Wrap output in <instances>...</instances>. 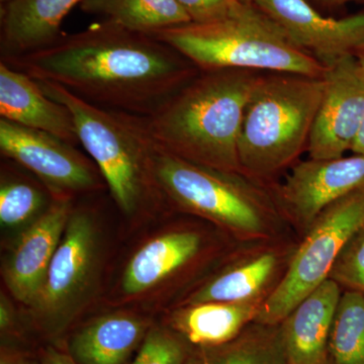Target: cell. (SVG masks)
Instances as JSON below:
<instances>
[{
  "instance_id": "cell-1",
  "label": "cell",
  "mask_w": 364,
  "mask_h": 364,
  "mask_svg": "<svg viewBox=\"0 0 364 364\" xmlns=\"http://www.w3.org/2000/svg\"><path fill=\"white\" fill-rule=\"evenodd\" d=\"M1 61L97 107L146 117L200 71L156 38L105 20Z\"/></svg>"
},
{
  "instance_id": "cell-2",
  "label": "cell",
  "mask_w": 364,
  "mask_h": 364,
  "mask_svg": "<svg viewBox=\"0 0 364 364\" xmlns=\"http://www.w3.org/2000/svg\"><path fill=\"white\" fill-rule=\"evenodd\" d=\"M259 75L234 69L198 72L147 117L157 145L188 161L242 172L239 136L246 105Z\"/></svg>"
},
{
  "instance_id": "cell-3",
  "label": "cell",
  "mask_w": 364,
  "mask_h": 364,
  "mask_svg": "<svg viewBox=\"0 0 364 364\" xmlns=\"http://www.w3.org/2000/svg\"><path fill=\"white\" fill-rule=\"evenodd\" d=\"M155 174L163 198L212 222L243 244L291 239V228L264 182L182 159L158 146Z\"/></svg>"
},
{
  "instance_id": "cell-4",
  "label": "cell",
  "mask_w": 364,
  "mask_h": 364,
  "mask_svg": "<svg viewBox=\"0 0 364 364\" xmlns=\"http://www.w3.org/2000/svg\"><path fill=\"white\" fill-rule=\"evenodd\" d=\"M37 82L46 95L70 111L79 143L122 212L136 214L148 198H163L155 174L158 145L147 117L97 107L56 83Z\"/></svg>"
},
{
  "instance_id": "cell-5",
  "label": "cell",
  "mask_w": 364,
  "mask_h": 364,
  "mask_svg": "<svg viewBox=\"0 0 364 364\" xmlns=\"http://www.w3.org/2000/svg\"><path fill=\"white\" fill-rule=\"evenodd\" d=\"M323 77L291 73L259 75L244 112L238 142L242 173L264 182L308 148Z\"/></svg>"
},
{
  "instance_id": "cell-6",
  "label": "cell",
  "mask_w": 364,
  "mask_h": 364,
  "mask_svg": "<svg viewBox=\"0 0 364 364\" xmlns=\"http://www.w3.org/2000/svg\"><path fill=\"white\" fill-rule=\"evenodd\" d=\"M150 36L176 49L202 71L234 69L323 77L326 70L255 6L224 20L188 23Z\"/></svg>"
},
{
  "instance_id": "cell-7",
  "label": "cell",
  "mask_w": 364,
  "mask_h": 364,
  "mask_svg": "<svg viewBox=\"0 0 364 364\" xmlns=\"http://www.w3.org/2000/svg\"><path fill=\"white\" fill-rule=\"evenodd\" d=\"M364 223V188L326 208L296 244L279 284L254 322L279 325L294 306L326 280L342 248Z\"/></svg>"
},
{
  "instance_id": "cell-8",
  "label": "cell",
  "mask_w": 364,
  "mask_h": 364,
  "mask_svg": "<svg viewBox=\"0 0 364 364\" xmlns=\"http://www.w3.org/2000/svg\"><path fill=\"white\" fill-rule=\"evenodd\" d=\"M98 234L85 210H72L35 305L53 333L61 330L90 287L97 268Z\"/></svg>"
},
{
  "instance_id": "cell-9",
  "label": "cell",
  "mask_w": 364,
  "mask_h": 364,
  "mask_svg": "<svg viewBox=\"0 0 364 364\" xmlns=\"http://www.w3.org/2000/svg\"><path fill=\"white\" fill-rule=\"evenodd\" d=\"M364 188V156L312 159L294 165L286 179L272 188L287 224L299 236L318 215L342 198Z\"/></svg>"
},
{
  "instance_id": "cell-10",
  "label": "cell",
  "mask_w": 364,
  "mask_h": 364,
  "mask_svg": "<svg viewBox=\"0 0 364 364\" xmlns=\"http://www.w3.org/2000/svg\"><path fill=\"white\" fill-rule=\"evenodd\" d=\"M0 150L44 182L55 198H69L100 186L102 176L95 162L76 146L45 132L0 119Z\"/></svg>"
},
{
  "instance_id": "cell-11",
  "label": "cell",
  "mask_w": 364,
  "mask_h": 364,
  "mask_svg": "<svg viewBox=\"0 0 364 364\" xmlns=\"http://www.w3.org/2000/svg\"><path fill=\"white\" fill-rule=\"evenodd\" d=\"M325 67L324 92L306 148L312 159L343 157L364 119V71L356 55Z\"/></svg>"
},
{
  "instance_id": "cell-12",
  "label": "cell",
  "mask_w": 364,
  "mask_h": 364,
  "mask_svg": "<svg viewBox=\"0 0 364 364\" xmlns=\"http://www.w3.org/2000/svg\"><path fill=\"white\" fill-rule=\"evenodd\" d=\"M254 6L324 66L364 49V13L328 18L306 0H256Z\"/></svg>"
},
{
  "instance_id": "cell-13",
  "label": "cell",
  "mask_w": 364,
  "mask_h": 364,
  "mask_svg": "<svg viewBox=\"0 0 364 364\" xmlns=\"http://www.w3.org/2000/svg\"><path fill=\"white\" fill-rule=\"evenodd\" d=\"M296 244L291 239L247 244L233 262L193 291L184 305L264 303L284 277Z\"/></svg>"
},
{
  "instance_id": "cell-14",
  "label": "cell",
  "mask_w": 364,
  "mask_h": 364,
  "mask_svg": "<svg viewBox=\"0 0 364 364\" xmlns=\"http://www.w3.org/2000/svg\"><path fill=\"white\" fill-rule=\"evenodd\" d=\"M71 213L69 198H55L14 245L4 277L11 294L21 303L33 306L39 298Z\"/></svg>"
},
{
  "instance_id": "cell-15",
  "label": "cell",
  "mask_w": 364,
  "mask_h": 364,
  "mask_svg": "<svg viewBox=\"0 0 364 364\" xmlns=\"http://www.w3.org/2000/svg\"><path fill=\"white\" fill-rule=\"evenodd\" d=\"M342 289L327 279L279 324L287 364H329V338Z\"/></svg>"
},
{
  "instance_id": "cell-16",
  "label": "cell",
  "mask_w": 364,
  "mask_h": 364,
  "mask_svg": "<svg viewBox=\"0 0 364 364\" xmlns=\"http://www.w3.org/2000/svg\"><path fill=\"white\" fill-rule=\"evenodd\" d=\"M0 116L71 144L79 139L70 111L45 95L37 80L0 62Z\"/></svg>"
},
{
  "instance_id": "cell-17",
  "label": "cell",
  "mask_w": 364,
  "mask_h": 364,
  "mask_svg": "<svg viewBox=\"0 0 364 364\" xmlns=\"http://www.w3.org/2000/svg\"><path fill=\"white\" fill-rule=\"evenodd\" d=\"M83 0H13L1 6V58L48 47L63 33L61 26Z\"/></svg>"
},
{
  "instance_id": "cell-18",
  "label": "cell",
  "mask_w": 364,
  "mask_h": 364,
  "mask_svg": "<svg viewBox=\"0 0 364 364\" xmlns=\"http://www.w3.org/2000/svg\"><path fill=\"white\" fill-rule=\"evenodd\" d=\"M203 247L202 234L178 230L160 235L139 249L124 269V293L135 296L161 284L198 257Z\"/></svg>"
},
{
  "instance_id": "cell-19",
  "label": "cell",
  "mask_w": 364,
  "mask_h": 364,
  "mask_svg": "<svg viewBox=\"0 0 364 364\" xmlns=\"http://www.w3.org/2000/svg\"><path fill=\"white\" fill-rule=\"evenodd\" d=\"M263 303L188 304L172 316V330L193 347H215L236 338L253 323Z\"/></svg>"
},
{
  "instance_id": "cell-20",
  "label": "cell",
  "mask_w": 364,
  "mask_h": 364,
  "mask_svg": "<svg viewBox=\"0 0 364 364\" xmlns=\"http://www.w3.org/2000/svg\"><path fill=\"white\" fill-rule=\"evenodd\" d=\"M148 331L143 318L112 314L81 328L72 337L69 352L78 364H124Z\"/></svg>"
},
{
  "instance_id": "cell-21",
  "label": "cell",
  "mask_w": 364,
  "mask_h": 364,
  "mask_svg": "<svg viewBox=\"0 0 364 364\" xmlns=\"http://www.w3.org/2000/svg\"><path fill=\"white\" fill-rule=\"evenodd\" d=\"M188 364H287L279 325L253 322L226 344L193 347Z\"/></svg>"
},
{
  "instance_id": "cell-22",
  "label": "cell",
  "mask_w": 364,
  "mask_h": 364,
  "mask_svg": "<svg viewBox=\"0 0 364 364\" xmlns=\"http://www.w3.org/2000/svg\"><path fill=\"white\" fill-rule=\"evenodd\" d=\"M80 7L86 14L146 35L191 23L176 0H83Z\"/></svg>"
},
{
  "instance_id": "cell-23",
  "label": "cell",
  "mask_w": 364,
  "mask_h": 364,
  "mask_svg": "<svg viewBox=\"0 0 364 364\" xmlns=\"http://www.w3.org/2000/svg\"><path fill=\"white\" fill-rule=\"evenodd\" d=\"M329 364H364V294L344 291L329 338Z\"/></svg>"
},
{
  "instance_id": "cell-24",
  "label": "cell",
  "mask_w": 364,
  "mask_h": 364,
  "mask_svg": "<svg viewBox=\"0 0 364 364\" xmlns=\"http://www.w3.org/2000/svg\"><path fill=\"white\" fill-rule=\"evenodd\" d=\"M42 189L21 179L2 178L0 186V223L6 228L31 225L49 208Z\"/></svg>"
},
{
  "instance_id": "cell-25",
  "label": "cell",
  "mask_w": 364,
  "mask_h": 364,
  "mask_svg": "<svg viewBox=\"0 0 364 364\" xmlns=\"http://www.w3.org/2000/svg\"><path fill=\"white\" fill-rule=\"evenodd\" d=\"M193 347L174 330L152 328L132 364H188Z\"/></svg>"
},
{
  "instance_id": "cell-26",
  "label": "cell",
  "mask_w": 364,
  "mask_h": 364,
  "mask_svg": "<svg viewBox=\"0 0 364 364\" xmlns=\"http://www.w3.org/2000/svg\"><path fill=\"white\" fill-rule=\"evenodd\" d=\"M329 279L344 291L364 294V223L342 248Z\"/></svg>"
},
{
  "instance_id": "cell-27",
  "label": "cell",
  "mask_w": 364,
  "mask_h": 364,
  "mask_svg": "<svg viewBox=\"0 0 364 364\" xmlns=\"http://www.w3.org/2000/svg\"><path fill=\"white\" fill-rule=\"evenodd\" d=\"M191 23H205L240 14L248 4L239 0H176Z\"/></svg>"
},
{
  "instance_id": "cell-28",
  "label": "cell",
  "mask_w": 364,
  "mask_h": 364,
  "mask_svg": "<svg viewBox=\"0 0 364 364\" xmlns=\"http://www.w3.org/2000/svg\"><path fill=\"white\" fill-rule=\"evenodd\" d=\"M42 364H78L70 354H65L56 349H48L43 358Z\"/></svg>"
},
{
  "instance_id": "cell-29",
  "label": "cell",
  "mask_w": 364,
  "mask_h": 364,
  "mask_svg": "<svg viewBox=\"0 0 364 364\" xmlns=\"http://www.w3.org/2000/svg\"><path fill=\"white\" fill-rule=\"evenodd\" d=\"M13 324V312L9 309V304L4 299L0 306V327L2 331H6Z\"/></svg>"
},
{
  "instance_id": "cell-30",
  "label": "cell",
  "mask_w": 364,
  "mask_h": 364,
  "mask_svg": "<svg viewBox=\"0 0 364 364\" xmlns=\"http://www.w3.org/2000/svg\"><path fill=\"white\" fill-rule=\"evenodd\" d=\"M0 364H31L20 354L13 353L6 350L1 351L0 356Z\"/></svg>"
},
{
  "instance_id": "cell-31",
  "label": "cell",
  "mask_w": 364,
  "mask_h": 364,
  "mask_svg": "<svg viewBox=\"0 0 364 364\" xmlns=\"http://www.w3.org/2000/svg\"><path fill=\"white\" fill-rule=\"evenodd\" d=\"M350 151L353 154L364 156V119L360 128H359L355 140H354L353 144H352Z\"/></svg>"
},
{
  "instance_id": "cell-32",
  "label": "cell",
  "mask_w": 364,
  "mask_h": 364,
  "mask_svg": "<svg viewBox=\"0 0 364 364\" xmlns=\"http://www.w3.org/2000/svg\"><path fill=\"white\" fill-rule=\"evenodd\" d=\"M317 1L324 2L328 4H342L350 1H364V0H317Z\"/></svg>"
},
{
  "instance_id": "cell-33",
  "label": "cell",
  "mask_w": 364,
  "mask_h": 364,
  "mask_svg": "<svg viewBox=\"0 0 364 364\" xmlns=\"http://www.w3.org/2000/svg\"><path fill=\"white\" fill-rule=\"evenodd\" d=\"M356 57H358L359 63L363 67L364 71V49L360 50L358 53H356Z\"/></svg>"
},
{
  "instance_id": "cell-34",
  "label": "cell",
  "mask_w": 364,
  "mask_h": 364,
  "mask_svg": "<svg viewBox=\"0 0 364 364\" xmlns=\"http://www.w3.org/2000/svg\"><path fill=\"white\" fill-rule=\"evenodd\" d=\"M239 1H241L242 4H248V6H254L256 0H239Z\"/></svg>"
},
{
  "instance_id": "cell-35",
  "label": "cell",
  "mask_w": 364,
  "mask_h": 364,
  "mask_svg": "<svg viewBox=\"0 0 364 364\" xmlns=\"http://www.w3.org/2000/svg\"><path fill=\"white\" fill-rule=\"evenodd\" d=\"M13 1V0H0V2H1V6H6V4H9V2Z\"/></svg>"
}]
</instances>
